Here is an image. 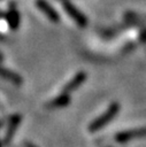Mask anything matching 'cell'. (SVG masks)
Here are the masks:
<instances>
[{"mask_svg":"<svg viewBox=\"0 0 146 147\" xmlns=\"http://www.w3.org/2000/svg\"><path fill=\"white\" fill-rule=\"evenodd\" d=\"M120 109H121V105L118 102H116V101L112 102L103 114L98 116L95 119H93L89 124V127H87L89 132H97V131L101 130L105 125H107L109 122H112V119L118 114Z\"/></svg>","mask_w":146,"mask_h":147,"instance_id":"cell-1","label":"cell"},{"mask_svg":"<svg viewBox=\"0 0 146 147\" xmlns=\"http://www.w3.org/2000/svg\"><path fill=\"white\" fill-rule=\"evenodd\" d=\"M62 6H63V9L66 10V13L76 22V24L78 26L85 28L87 25V18H86V16L74 3H71L69 0H63Z\"/></svg>","mask_w":146,"mask_h":147,"instance_id":"cell-2","label":"cell"},{"mask_svg":"<svg viewBox=\"0 0 146 147\" xmlns=\"http://www.w3.org/2000/svg\"><path fill=\"white\" fill-rule=\"evenodd\" d=\"M146 137V126L138 127V129H132V130H125V131H120L114 136V139L116 142L123 144L128 142L133 139L138 138H144Z\"/></svg>","mask_w":146,"mask_h":147,"instance_id":"cell-3","label":"cell"},{"mask_svg":"<svg viewBox=\"0 0 146 147\" xmlns=\"http://www.w3.org/2000/svg\"><path fill=\"white\" fill-rule=\"evenodd\" d=\"M36 6L37 8L53 23L60 22V15L59 13L52 7L51 3H48L46 0H36Z\"/></svg>","mask_w":146,"mask_h":147,"instance_id":"cell-4","label":"cell"},{"mask_svg":"<svg viewBox=\"0 0 146 147\" xmlns=\"http://www.w3.org/2000/svg\"><path fill=\"white\" fill-rule=\"evenodd\" d=\"M21 119H22V116L18 115V114H14L9 117V121H8V127H7V131H6V134L3 137V140H2V146H7L11 139H13V136L15 134L16 132V129L18 127L20 123H21Z\"/></svg>","mask_w":146,"mask_h":147,"instance_id":"cell-5","label":"cell"},{"mask_svg":"<svg viewBox=\"0 0 146 147\" xmlns=\"http://www.w3.org/2000/svg\"><path fill=\"white\" fill-rule=\"evenodd\" d=\"M86 78H87V74H86L85 71H78V72L63 86L61 93H67V94H69L70 92L77 90V88L86 80Z\"/></svg>","mask_w":146,"mask_h":147,"instance_id":"cell-6","label":"cell"},{"mask_svg":"<svg viewBox=\"0 0 146 147\" xmlns=\"http://www.w3.org/2000/svg\"><path fill=\"white\" fill-rule=\"evenodd\" d=\"M2 18H6L7 22H8V25L9 28L15 31L17 30L18 25H20V13L17 11V9L15 7H11L8 9L7 13H2Z\"/></svg>","mask_w":146,"mask_h":147,"instance_id":"cell-7","label":"cell"},{"mask_svg":"<svg viewBox=\"0 0 146 147\" xmlns=\"http://www.w3.org/2000/svg\"><path fill=\"white\" fill-rule=\"evenodd\" d=\"M69 103H70V95L67 93H61L54 99H52L47 103V107L48 108H62V107H67Z\"/></svg>","mask_w":146,"mask_h":147,"instance_id":"cell-8","label":"cell"},{"mask_svg":"<svg viewBox=\"0 0 146 147\" xmlns=\"http://www.w3.org/2000/svg\"><path fill=\"white\" fill-rule=\"evenodd\" d=\"M1 76H2V78H5L6 80L13 83L16 86H21L22 83H23V78L17 72H15L13 70H9L7 68H2L1 69Z\"/></svg>","mask_w":146,"mask_h":147,"instance_id":"cell-9","label":"cell"},{"mask_svg":"<svg viewBox=\"0 0 146 147\" xmlns=\"http://www.w3.org/2000/svg\"><path fill=\"white\" fill-rule=\"evenodd\" d=\"M131 14V13H130ZM132 16H135L136 17V20H146V15H133V14H131Z\"/></svg>","mask_w":146,"mask_h":147,"instance_id":"cell-10","label":"cell"},{"mask_svg":"<svg viewBox=\"0 0 146 147\" xmlns=\"http://www.w3.org/2000/svg\"><path fill=\"white\" fill-rule=\"evenodd\" d=\"M24 147H37V146L33 145L32 142H29V141H28V142H24Z\"/></svg>","mask_w":146,"mask_h":147,"instance_id":"cell-11","label":"cell"},{"mask_svg":"<svg viewBox=\"0 0 146 147\" xmlns=\"http://www.w3.org/2000/svg\"><path fill=\"white\" fill-rule=\"evenodd\" d=\"M143 33H144V34H143V36H144V37H146V29H145V30H144V32H143Z\"/></svg>","mask_w":146,"mask_h":147,"instance_id":"cell-12","label":"cell"},{"mask_svg":"<svg viewBox=\"0 0 146 147\" xmlns=\"http://www.w3.org/2000/svg\"><path fill=\"white\" fill-rule=\"evenodd\" d=\"M107 147H109V146H107Z\"/></svg>","mask_w":146,"mask_h":147,"instance_id":"cell-13","label":"cell"},{"mask_svg":"<svg viewBox=\"0 0 146 147\" xmlns=\"http://www.w3.org/2000/svg\"><path fill=\"white\" fill-rule=\"evenodd\" d=\"M62 1H63V0H62Z\"/></svg>","mask_w":146,"mask_h":147,"instance_id":"cell-14","label":"cell"}]
</instances>
